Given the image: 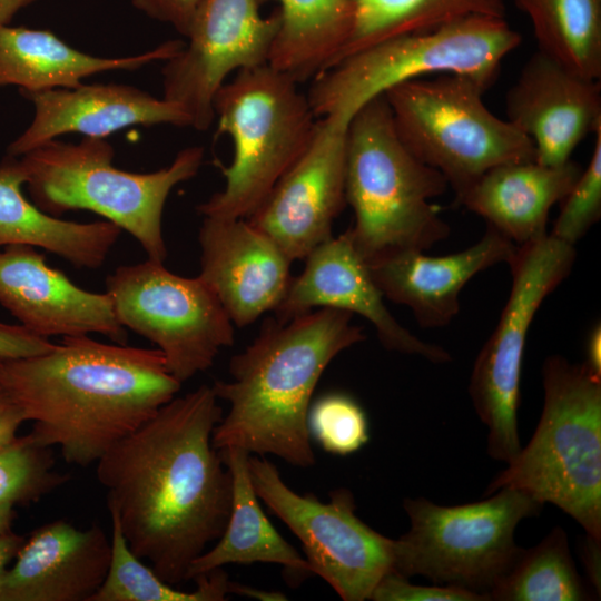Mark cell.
I'll use <instances>...</instances> for the list:
<instances>
[{
    "label": "cell",
    "instance_id": "obj_1",
    "mask_svg": "<svg viewBox=\"0 0 601 601\" xmlns=\"http://www.w3.org/2000/svg\"><path fill=\"white\" fill-rule=\"evenodd\" d=\"M218 401L206 384L175 396L96 463L129 548L171 585L187 581L229 519L231 476L213 444Z\"/></svg>",
    "mask_w": 601,
    "mask_h": 601
},
{
    "label": "cell",
    "instance_id": "obj_2",
    "mask_svg": "<svg viewBox=\"0 0 601 601\" xmlns=\"http://www.w3.org/2000/svg\"><path fill=\"white\" fill-rule=\"evenodd\" d=\"M0 380L31 439L87 467L173 400L181 384L158 348L63 336L42 354L0 358Z\"/></svg>",
    "mask_w": 601,
    "mask_h": 601
},
{
    "label": "cell",
    "instance_id": "obj_3",
    "mask_svg": "<svg viewBox=\"0 0 601 601\" xmlns=\"http://www.w3.org/2000/svg\"><path fill=\"white\" fill-rule=\"evenodd\" d=\"M364 339L353 314L335 308L264 321L255 339L231 357L230 381L211 385L218 400L229 404L213 432L214 446L312 466L307 416L313 393L331 362Z\"/></svg>",
    "mask_w": 601,
    "mask_h": 601
},
{
    "label": "cell",
    "instance_id": "obj_4",
    "mask_svg": "<svg viewBox=\"0 0 601 601\" xmlns=\"http://www.w3.org/2000/svg\"><path fill=\"white\" fill-rule=\"evenodd\" d=\"M447 187L440 171L403 144L384 93L352 116L345 189L355 220L348 229L366 260L397 250H425L446 239L450 226L430 200Z\"/></svg>",
    "mask_w": 601,
    "mask_h": 601
},
{
    "label": "cell",
    "instance_id": "obj_5",
    "mask_svg": "<svg viewBox=\"0 0 601 601\" xmlns=\"http://www.w3.org/2000/svg\"><path fill=\"white\" fill-rule=\"evenodd\" d=\"M543 407L525 447L485 490H520L573 518L601 541V380L582 364L549 356Z\"/></svg>",
    "mask_w": 601,
    "mask_h": 601
},
{
    "label": "cell",
    "instance_id": "obj_6",
    "mask_svg": "<svg viewBox=\"0 0 601 601\" xmlns=\"http://www.w3.org/2000/svg\"><path fill=\"white\" fill-rule=\"evenodd\" d=\"M204 154L201 146L186 147L165 168L131 173L114 165V147L105 138L85 137L78 144L49 140L18 161L32 203L42 211L55 217L71 210L98 214L129 233L149 259L164 263L167 198L198 174Z\"/></svg>",
    "mask_w": 601,
    "mask_h": 601
},
{
    "label": "cell",
    "instance_id": "obj_7",
    "mask_svg": "<svg viewBox=\"0 0 601 601\" xmlns=\"http://www.w3.org/2000/svg\"><path fill=\"white\" fill-rule=\"evenodd\" d=\"M268 63L237 71L214 100L217 135L234 145L225 187L197 206L203 217L248 219L309 146L318 118L307 95Z\"/></svg>",
    "mask_w": 601,
    "mask_h": 601
},
{
    "label": "cell",
    "instance_id": "obj_8",
    "mask_svg": "<svg viewBox=\"0 0 601 601\" xmlns=\"http://www.w3.org/2000/svg\"><path fill=\"white\" fill-rule=\"evenodd\" d=\"M520 42L505 18L471 16L353 53L314 78L306 95L317 118H352L390 88L426 76L461 75L489 89Z\"/></svg>",
    "mask_w": 601,
    "mask_h": 601
},
{
    "label": "cell",
    "instance_id": "obj_9",
    "mask_svg": "<svg viewBox=\"0 0 601 601\" xmlns=\"http://www.w3.org/2000/svg\"><path fill=\"white\" fill-rule=\"evenodd\" d=\"M486 90L472 78L447 73L384 92L403 144L443 175L456 198L496 166L535 159L532 141L485 106Z\"/></svg>",
    "mask_w": 601,
    "mask_h": 601
},
{
    "label": "cell",
    "instance_id": "obj_10",
    "mask_svg": "<svg viewBox=\"0 0 601 601\" xmlns=\"http://www.w3.org/2000/svg\"><path fill=\"white\" fill-rule=\"evenodd\" d=\"M487 499L440 505L424 497L405 499L410 530L394 540V571L423 575L433 584L461 588L490 600L497 581L521 548L519 523L540 513L543 504L529 494L502 487Z\"/></svg>",
    "mask_w": 601,
    "mask_h": 601
},
{
    "label": "cell",
    "instance_id": "obj_11",
    "mask_svg": "<svg viewBox=\"0 0 601 601\" xmlns=\"http://www.w3.org/2000/svg\"><path fill=\"white\" fill-rule=\"evenodd\" d=\"M575 257L573 245L546 234L519 246L508 264L510 295L474 362L469 385L473 407L487 428V454L494 460L508 464L522 447L518 411L526 335L541 304L570 275Z\"/></svg>",
    "mask_w": 601,
    "mask_h": 601
},
{
    "label": "cell",
    "instance_id": "obj_12",
    "mask_svg": "<svg viewBox=\"0 0 601 601\" xmlns=\"http://www.w3.org/2000/svg\"><path fill=\"white\" fill-rule=\"evenodd\" d=\"M118 322L154 343L180 383L213 366L235 339L234 324L215 293L196 277H183L164 263L118 266L106 278Z\"/></svg>",
    "mask_w": 601,
    "mask_h": 601
},
{
    "label": "cell",
    "instance_id": "obj_13",
    "mask_svg": "<svg viewBox=\"0 0 601 601\" xmlns=\"http://www.w3.org/2000/svg\"><path fill=\"white\" fill-rule=\"evenodd\" d=\"M248 466L258 499L299 539L312 573L344 601L370 600L377 583L394 571V540L356 515L353 493L334 490L324 503L292 490L264 456L250 454Z\"/></svg>",
    "mask_w": 601,
    "mask_h": 601
},
{
    "label": "cell",
    "instance_id": "obj_14",
    "mask_svg": "<svg viewBox=\"0 0 601 601\" xmlns=\"http://www.w3.org/2000/svg\"><path fill=\"white\" fill-rule=\"evenodd\" d=\"M279 22L278 9L263 17L257 0H201L188 41L162 68V98L187 112L190 127L207 130L226 78L268 62Z\"/></svg>",
    "mask_w": 601,
    "mask_h": 601
},
{
    "label": "cell",
    "instance_id": "obj_15",
    "mask_svg": "<svg viewBox=\"0 0 601 601\" xmlns=\"http://www.w3.org/2000/svg\"><path fill=\"white\" fill-rule=\"evenodd\" d=\"M351 118H318L315 135L299 159L247 219L268 235L292 260H304L333 237L332 226L346 204V131Z\"/></svg>",
    "mask_w": 601,
    "mask_h": 601
},
{
    "label": "cell",
    "instance_id": "obj_16",
    "mask_svg": "<svg viewBox=\"0 0 601 601\" xmlns=\"http://www.w3.org/2000/svg\"><path fill=\"white\" fill-rule=\"evenodd\" d=\"M304 260L303 272L292 278L274 311L275 318L285 322L323 307L346 311L366 318L388 351L418 355L432 363L451 361L443 347L420 339L390 313L349 229L316 246Z\"/></svg>",
    "mask_w": 601,
    "mask_h": 601
},
{
    "label": "cell",
    "instance_id": "obj_17",
    "mask_svg": "<svg viewBox=\"0 0 601 601\" xmlns=\"http://www.w3.org/2000/svg\"><path fill=\"white\" fill-rule=\"evenodd\" d=\"M0 304L43 338L97 333L127 344L110 296L80 288L30 245L0 249Z\"/></svg>",
    "mask_w": 601,
    "mask_h": 601
},
{
    "label": "cell",
    "instance_id": "obj_18",
    "mask_svg": "<svg viewBox=\"0 0 601 601\" xmlns=\"http://www.w3.org/2000/svg\"><path fill=\"white\" fill-rule=\"evenodd\" d=\"M198 277L215 293L234 326L243 328L284 299L292 260L247 219L204 217Z\"/></svg>",
    "mask_w": 601,
    "mask_h": 601
},
{
    "label": "cell",
    "instance_id": "obj_19",
    "mask_svg": "<svg viewBox=\"0 0 601 601\" xmlns=\"http://www.w3.org/2000/svg\"><path fill=\"white\" fill-rule=\"evenodd\" d=\"M508 121L533 144L535 160L561 166L601 126L600 80L585 78L541 51L506 92Z\"/></svg>",
    "mask_w": 601,
    "mask_h": 601
},
{
    "label": "cell",
    "instance_id": "obj_20",
    "mask_svg": "<svg viewBox=\"0 0 601 601\" xmlns=\"http://www.w3.org/2000/svg\"><path fill=\"white\" fill-rule=\"evenodd\" d=\"M21 95L32 102L35 116L8 147V155L16 157L65 134L106 138L131 126L190 127L179 105L130 85L81 83Z\"/></svg>",
    "mask_w": 601,
    "mask_h": 601
},
{
    "label": "cell",
    "instance_id": "obj_21",
    "mask_svg": "<svg viewBox=\"0 0 601 601\" xmlns=\"http://www.w3.org/2000/svg\"><path fill=\"white\" fill-rule=\"evenodd\" d=\"M518 246L487 226L484 235L464 250L428 256L405 249L367 260L371 275L384 298L411 308L424 328L446 326L459 313L463 287L479 273L509 264Z\"/></svg>",
    "mask_w": 601,
    "mask_h": 601
},
{
    "label": "cell",
    "instance_id": "obj_22",
    "mask_svg": "<svg viewBox=\"0 0 601 601\" xmlns=\"http://www.w3.org/2000/svg\"><path fill=\"white\" fill-rule=\"evenodd\" d=\"M111 542L96 522L66 520L37 528L0 584V601H90L107 575Z\"/></svg>",
    "mask_w": 601,
    "mask_h": 601
},
{
    "label": "cell",
    "instance_id": "obj_23",
    "mask_svg": "<svg viewBox=\"0 0 601 601\" xmlns=\"http://www.w3.org/2000/svg\"><path fill=\"white\" fill-rule=\"evenodd\" d=\"M582 169L573 160L561 166L535 159L503 164L482 175L456 201L522 246L546 235L550 209L562 201Z\"/></svg>",
    "mask_w": 601,
    "mask_h": 601
},
{
    "label": "cell",
    "instance_id": "obj_24",
    "mask_svg": "<svg viewBox=\"0 0 601 601\" xmlns=\"http://www.w3.org/2000/svg\"><path fill=\"white\" fill-rule=\"evenodd\" d=\"M184 43L168 40L139 55L97 57L71 47L50 30L0 24V88L18 86L21 93L75 88L96 73L167 61Z\"/></svg>",
    "mask_w": 601,
    "mask_h": 601
},
{
    "label": "cell",
    "instance_id": "obj_25",
    "mask_svg": "<svg viewBox=\"0 0 601 601\" xmlns=\"http://www.w3.org/2000/svg\"><path fill=\"white\" fill-rule=\"evenodd\" d=\"M23 185L18 157L7 155L0 162V247L30 245L76 268L101 267L122 230L108 220L78 223L51 216L24 197Z\"/></svg>",
    "mask_w": 601,
    "mask_h": 601
},
{
    "label": "cell",
    "instance_id": "obj_26",
    "mask_svg": "<svg viewBox=\"0 0 601 601\" xmlns=\"http://www.w3.org/2000/svg\"><path fill=\"white\" fill-rule=\"evenodd\" d=\"M231 476V509L217 543L196 558L187 580L226 564L276 563L290 574L312 573L305 556L272 525L258 502L248 466L249 453L240 447L219 450Z\"/></svg>",
    "mask_w": 601,
    "mask_h": 601
},
{
    "label": "cell",
    "instance_id": "obj_27",
    "mask_svg": "<svg viewBox=\"0 0 601 601\" xmlns=\"http://www.w3.org/2000/svg\"><path fill=\"white\" fill-rule=\"evenodd\" d=\"M278 3L279 28L268 65L297 83L329 69L344 48L353 26L349 0H257L259 7Z\"/></svg>",
    "mask_w": 601,
    "mask_h": 601
},
{
    "label": "cell",
    "instance_id": "obj_28",
    "mask_svg": "<svg viewBox=\"0 0 601 601\" xmlns=\"http://www.w3.org/2000/svg\"><path fill=\"white\" fill-rule=\"evenodd\" d=\"M349 2L353 10V26L334 65L385 40L432 30L466 17L505 18L503 0H349Z\"/></svg>",
    "mask_w": 601,
    "mask_h": 601
},
{
    "label": "cell",
    "instance_id": "obj_29",
    "mask_svg": "<svg viewBox=\"0 0 601 601\" xmlns=\"http://www.w3.org/2000/svg\"><path fill=\"white\" fill-rule=\"evenodd\" d=\"M539 51L585 78L601 77V0H514Z\"/></svg>",
    "mask_w": 601,
    "mask_h": 601
},
{
    "label": "cell",
    "instance_id": "obj_30",
    "mask_svg": "<svg viewBox=\"0 0 601 601\" xmlns=\"http://www.w3.org/2000/svg\"><path fill=\"white\" fill-rule=\"evenodd\" d=\"M495 601H582L590 593L570 553L566 532L555 526L523 550L489 594Z\"/></svg>",
    "mask_w": 601,
    "mask_h": 601
},
{
    "label": "cell",
    "instance_id": "obj_31",
    "mask_svg": "<svg viewBox=\"0 0 601 601\" xmlns=\"http://www.w3.org/2000/svg\"><path fill=\"white\" fill-rule=\"evenodd\" d=\"M110 514L111 558L99 590L90 601H223L235 582L221 569L196 575V588L183 591L165 582L129 548L117 518Z\"/></svg>",
    "mask_w": 601,
    "mask_h": 601
},
{
    "label": "cell",
    "instance_id": "obj_32",
    "mask_svg": "<svg viewBox=\"0 0 601 601\" xmlns=\"http://www.w3.org/2000/svg\"><path fill=\"white\" fill-rule=\"evenodd\" d=\"M49 446L29 434L0 447V504L13 506L40 500L69 481L55 467Z\"/></svg>",
    "mask_w": 601,
    "mask_h": 601
},
{
    "label": "cell",
    "instance_id": "obj_33",
    "mask_svg": "<svg viewBox=\"0 0 601 601\" xmlns=\"http://www.w3.org/2000/svg\"><path fill=\"white\" fill-rule=\"evenodd\" d=\"M307 426L322 449L335 455L358 451L370 437L364 410L342 392L327 393L311 404Z\"/></svg>",
    "mask_w": 601,
    "mask_h": 601
},
{
    "label": "cell",
    "instance_id": "obj_34",
    "mask_svg": "<svg viewBox=\"0 0 601 601\" xmlns=\"http://www.w3.org/2000/svg\"><path fill=\"white\" fill-rule=\"evenodd\" d=\"M561 203L551 235L574 246L601 216V126L594 131L588 166Z\"/></svg>",
    "mask_w": 601,
    "mask_h": 601
},
{
    "label": "cell",
    "instance_id": "obj_35",
    "mask_svg": "<svg viewBox=\"0 0 601 601\" xmlns=\"http://www.w3.org/2000/svg\"><path fill=\"white\" fill-rule=\"evenodd\" d=\"M374 601H487L477 593L451 585L413 584L408 578L387 573L373 590Z\"/></svg>",
    "mask_w": 601,
    "mask_h": 601
},
{
    "label": "cell",
    "instance_id": "obj_36",
    "mask_svg": "<svg viewBox=\"0 0 601 601\" xmlns=\"http://www.w3.org/2000/svg\"><path fill=\"white\" fill-rule=\"evenodd\" d=\"M55 346L22 325L0 322V358L27 357L46 353Z\"/></svg>",
    "mask_w": 601,
    "mask_h": 601
},
{
    "label": "cell",
    "instance_id": "obj_37",
    "mask_svg": "<svg viewBox=\"0 0 601 601\" xmlns=\"http://www.w3.org/2000/svg\"><path fill=\"white\" fill-rule=\"evenodd\" d=\"M201 0H140L137 8L146 14L169 23L187 36L195 11Z\"/></svg>",
    "mask_w": 601,
    "mask_h": 601
},
{
    "label": "cell",
    "instance_id": "obj_38",
    "mask_svg": "<svg viewBox=\"0 0 601 601\" xmlns=\"http://www.w3.org/2000/svg\"><path fill=\"white\" fill-rule=\"evenodd\" d=\"M24 422L21 408L0 380V447L17 437Z\"/></svg>",
    "mask_w": 601,
    "mask_h": 601
},
{
    "label": "cell",
    "instance_id": "obj_39",
    "mask_svg": "<svg viewBox=\"0 0 601 601\" xmlns=\"http://www.w3.org/2000/svg\"><path fill=\"white\" fill-rule=\"evenodd\" d=\"M600 546H601L600 540H595L585 534L584 541L582 542V546H581L582 560L585 566V571L588 573L589 581L594 587V589H598L599 594H600V587H601Z\"/></svg>",
    "mask_w": 601,
    "mask_h": 601
},
{
    "label": "cell",
    "instance_id": "obj_40",
    "mask_svg": "<svg viewBox=\"0 0 601 601\" xmlns=\"http://www.w3.org/2000/svg\"><path fill=\"white\" fill-rule=\"evenodd\" d=\"M583 365L597 378L601 380V325L595 324L585 342V361Z\"/></svg>",
    "mask_w": 601,
    "mask_h": 601
},
{
    "label": "cell",
    "instance_id": "obj_41",
    "mask_svg": "<svg viewBox=\"0 0 601 601\" xmlns=\"http://www.w3.org/2000/svg\"><path fill=\"white\" fill-rule=\"evenodd\" d=\"M24 541L26 538L18 535L12 531L0 535V584L10 562L14 560Z\"/></svg>",
    "mask_w": 601,
    "mask_h": 601
},
{
    "label": "cell",
    "instance_id": "obj_42",
    "mask_svg": "<svg viewBox=\"0 0 601 601\" xmlns=\"http://www.w3.org/2000/svg\"><path fill=\"white\" fill-rule=\"evenodd\" d=\"M37 0H0V24H10L13 17Z\"/></svg>",
    "mask_w": 601,
    "mask_h": 601
},
{
    "label": "cell",
    "instance_id": "obj_43",
    "mask_svg": "<svg viewBox=\"0 0 601 601\" xmlns=\"http://www.w3.org/2000/svg\"><path fill=\"white\" fill-rule=\"evenodd\" d=\"M13 518V506L0 504V535L11 532Z\"/></svg>",
    "mask_w": 601,
    "mask_h": 601
},
{
    "label": "cell",
    "instance_id": "obj_44",
    "mask_svg": "<svg viewBox=\"0 0 601 601\" xmlns=\"http://www.w3.org/2000/svg\"><path fill=\"white\" fill-rule=\"evenodd\" d=\"M139 1H140V0H131L132 4H134L135 7L138 6Z\"/></svg>",
    "mask_w": 601,
    "mask_h": 601
}]
</instances>
